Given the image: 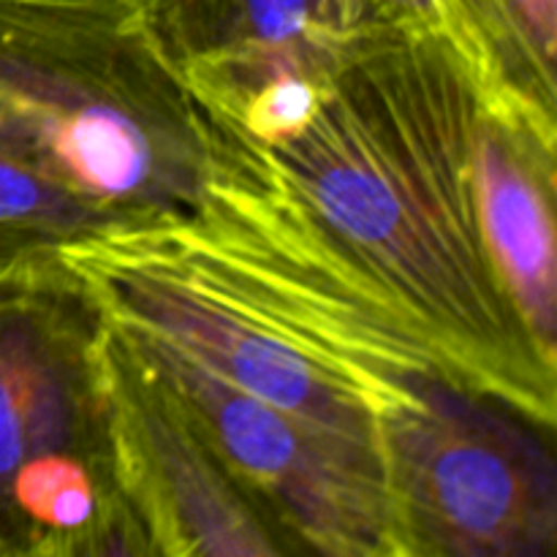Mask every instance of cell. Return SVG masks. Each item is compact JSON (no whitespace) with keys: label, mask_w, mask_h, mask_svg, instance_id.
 <instances>
[{"label":"cell","mask_w":557,"mask_h":557,"mask_svg":"<svg viewBox=\"0 0 557 557\" xmlns=\"http://www.w3.org/2000/svg\"><path fill=\"white\" fill-rule=\"evenodd\" d=\"M479 90L444 30L351 54L308 123L267 145L207 120L210 185L292 228L381 299L460 389L555 428L557 362L506 294L476 201Z\"/></svg>","instance_id":"obj_1"},{"label":"cell","mask_w":557,"mask_h":557,"mask_svg":"<svg viewBox=\"0 0 557 557\" xmlns=\"http://www.w3.org/2000/svg\"><path fill=\"white\" fill-rule=\"evenodd\" d=\"M98 364L120 484L150 557L286 555L161 370L103 315Z\"/></svg>","instance_id":"obj_6"},{"label":"cell","mask_w":557,"mask_h":557,"mask_svg":"<svg viewBox=\"0 0 557 557\" xmlns=\"http://www.w3.org/2000/svg\"><path fill=\"white\" fill-rule=\"evenodd\" d=\"M98 330L71 272L0 292V557H150L120 484Z\"/></svg>","instance_id":"obj_3"},{"label":"cell","mask_w":557,"mask_h":557,"mask_svg":"<svg viewBox=\"0 0 557 557\" xmlns=\"http://www.w3.org/2000/svg\"><path fill=\"white\" fill-rule=\"evenodd\" d=\"M117 228L96 207L0 156V292L69 275L65 248Z\"/></svg>","instance_id":"obj_10"},{"label":"cell","mask_w":557,"mask_h":557,"mask_svg":"<svg viewBox=\"0 0 557 557\" xmlns=\"http://www.w3.org/2000/svg\"><path fill=\"white\" fill-rule=\"evenodd\" d=\"M473 172L495 272L536 346L557 362V131L479 96Z\"/></svg>","instance_id":"obj_8"},{"label":"cell","mask_w":557,"mask_h":557,"mask_svg":"<svg viewBox=\"0 0 557 557\" xmlns=\"http://www.w3.org/2000/svg\"><path fill=\"white\" fill-rule=\"evenodd\" d=\"M321 20L348 52L413 33L444 30L433 0H319Z\"/></svg>","instance_id":"obj_11"},{"label":"cell","mask_w":557,"mask_h":557,"mask_svg":"<svg viewBox=\"0 0 557 557\" xmlns=\"http://www.w3.org/2000/svg\"><path fill=\"white\" fill-rule=\"evenodd\" d=\"M0 156L123 228L194 215L207 120L134 0H0Z\"/></svg>","instance_id":"obj_2"},{"label":"cell","mask_w":557,"mask_h":557,"mask_svg":"<svg viewBox=\"0 0 557 557\" xmlns=\"http://www.w3.org/2000/svg\"><path fill=\"white\" fill-rule=\"evenodd\" d=\"M120 332L177 392L286 555L397 557L379 455L234 389L166 343Z\"/></svg>","instance_id":"obj_5"},{"label":"cell","mask_w":557,"mask_h":557,"mask_svg":"<svg viewBox=\"0 0 557 557\" xmlns=\"http://www.w3.org/2000/svg\"><path fill=\"white\" fill-rule=\"evenodd\" d=\"M484 101L557 131V0H433Z\"/></svg>","instance_id":"obj_9"},{"label":"cell","mask_w":557,"mask_h":557,"mask_svg":"<svg viewBox=\"0 0 557 557\" xmlns=\"http://www.w3.org/2000/svg\"><path fill=\"white\" fill-rule=\"evenodd\" d=\"M136 20L201 112L232 117L270 85L332 79L351 54L319 0H134Z\"/></svg>","instance_id":"obj_7"},{"label":"cell","mask_w":557,"mask_h":557,"mask_svg":"<svg viewBox=\"0 0 557 557\" xmlns=\"http://www.w3.org/2000/svg\"><path fill=\"white\" fill-rule=\"evenodd\" d=\"M517 413L441 386L381 424L397 557H549L557 484Z\"/></svg>","instance_id":"obj_4"}]
</instances>
